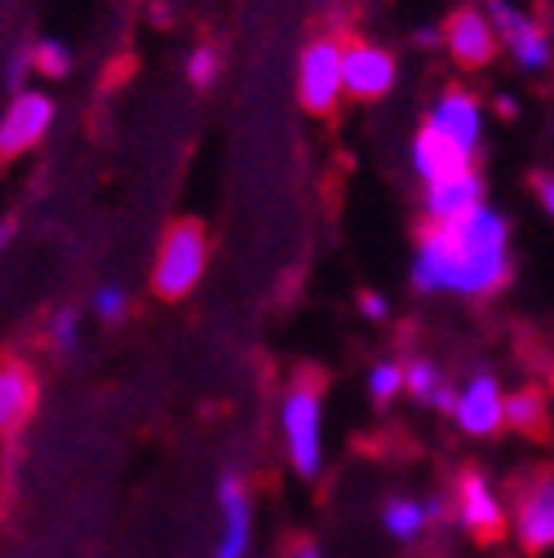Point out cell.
Returning a JSON list of instances; mask_svg holds the SVG:
<instances>
[{
	"instance_id": "obj_1",
	"label": "cell",
	"mask_w": 554,
	"mask_h": 558,
	"mask_svg": "<svg viewBox=\"0 0 554 558\" xmlns=\"http://www.w3.org/2000/svg\"><path fill=\"white\" fill-rule=\"evenodd\" d=\"M510 270V222L493 204H483L457 227H426L412 253V289L426 298H489L506 284Z\"/></svg>"
},
{
	"instance_id": "obj_2",
	"label": "cell",
	"mask_w": 554,
	"mask_h": 558,
	"mask_svg": "<svg viewBox=\"0 0 554 558\" xmlns=\"http://www.w3.org/2000/svg\"><path fill=\"white\" fill-rule=\"evenodd\" d=\"M280 435L289 448V465L302 478H315L324 465V386L302 373L280 399Z\"/></svg>"
},
{
	"instance_id": "obj_3",
	"label": "cell",
	"mask_w": 554,
	"mask_h": 558,
	"mask_svg": "<svg viewBox=\"0 0 554 558\" xmlns=\"http://www.w3.org/2000/svg\"><path fill=\"white\" fill-rule=\"evenodd\" d=\"M204 266H209V235L200 222H178L165 231V244L156 253V270H152V289L160 302H182L195 284Z\"/></svg>"
},
{
	"instance_id": "obj_4",
	"label": "cell",
	"mask_w": 554,
	"mask_h": 558,
	"mask_svg": "<svg viewBox=\"0 0 554 558\" xmlns=\"http://www.w3.org/2000/svg\"><path fill=\"white\" fill-rule=\"evenodd\" d=\"M510 527L523 554L554 549V470H532L519 478L510 501Z\"/></svg>"
},
{
	"instance_id": "obj_5",
	"label": "cell",
	"mask_w": 554,
	"mask_h": 558,
	"mask_svg": "<svg viewBox=\"0 0 554 558\" xmlns=\"http://www.w3.org/2000/svg\"><path fill=\"white\" fill-rule=\"evenodd\" d=\"M341 53H346V45L337 36H315L302 49V62H298V98H302L306 111L328 116L337 107V98L346 94Z\"/></svg>"
},
{
	"instance_id": "obj_6",
	"label": "cell",
	"mask_w": 554,
	"mask_h": 558,
	"mask_svg": "<svg viewBox=\"0 0 554 558\" xmlns=\"http://www.w3.org/2000/svg\"><path fill=\"white\" fill-rule=\"evenodd\" d=\"M506 390L493 373H474L466 386H461V399H457V412H453V422L461 435L470 439H489L506 426Z\"/></svg>"
},
{
	"instance_id": "obj_7",
	"label": "cell",
	"mask_w": 554,
	"mask_h": 558,
	"mask_svg": "<svg viewBox=\"0 0 554 558\" xmlns=\"http://www.w3.org/2000/svg\"><path fill=\"white\" fill-rule=\"evenodd\" d=\"M341 76H346V94L360 98V102H373V98H386L395 89V53H386L382 45H369V40H346V53H341Z\"/></svg>"
},
{
	"instance_id": "obj_8",
	"label": "cell",
	"mask_w": 554,
	"mask_h": 558,
	"mask_svg": "<svg viewBox=\"0 0 554 558\" xmlns=\"http://www.w3.org/2000/svg\"><path fill=\"white\" fill-rule=\"evenodd\" d=\"M457 523L474 536V541H497L506 532V506L493 493V483L479 470H461L457 474Z\"/></svg>"
},
{
	"instance_id": "obj_9",
	"label": "cell",
	"mask_w": 554,
	"mask_h": 558,
	"mask_svg": "<svg viewBox=\"0 0 554 558\" xmlns=\"http://www.w3.org/2000/svg\"><path fill=\"white\" fill-rule=\"evenodd\" d=\"M49 124H53V98L40 94V89H19L5 120H0V151H5L10 160L32 151L49 133Z\"/></svg>"
},
{
	"instance_id": "obj_10",
	"label": "cell",
	"mask_w": 554,
	"mask_h": 558,
	"mask_svg": "<svg viewBox=\"0 0 554 558\" xmlns=\"http://www.w3.org/2000/svg\"><path fill=\"white\" fill-rule=\"evenodd\" d=\"M489 19L497 27V40L510 49V58L523 66V72H545L550 66V40L523 10H515L510 0H489Z\"/></svg>"
},
{
	"instance_id": "obj_11",
	"label": "cell",
	"mask_w": 554,
	"mask_h": 558,
	"mask_svg": "<svg viewBox=\"0 0 554 558\" xmlns=\"http://www.w3.org/2000/svg\"><path fill=\"white\" fill-rule=\"evenodd\" d=\"M497 27H493V19H489V10H457L448 23H444V49L453 53V62H461V66H483V62H493V53H497Z\"/></svg>"
},
{
	"instance_id": "obj_12",
	"label": "cell",
	"mask_w": 554,
	"mask_h": 558,
	"mask_svg": "<svg viewBox=\"0 0 554 558\" xmlns=\"http://www.w3.org/2000/svg\"><path fill=\"white\" fill-rule=\"evenodd\" d=\"M412 173H418L426 186H435V182H448V178H461V173H470L474 169V156L470 151H461L453 137H444L439 129H422L418 137H412Z\"/></svg>"
},
{
	"instance_id": "obj_13",
	"label": "cell",
	"mask_w": 554,
	"mask_h": 558,
	"mask_svg": "<svg viewBox=\"0 0 554 558\" xmlns=\"http://www.w3.org/2000/svg\"><path fill=\"white\" fill-rule=\"evenodd\" d=\"M218 506H222L218 558H249V545H253V501H249V483L240 474H222Z\"/></svg>"
},
{
	"instance_id": "obj_14",
	"label": "cell",
	"mask_w": 554,
	"mask_h": 558,
	"mask_svg": "<svg viewBox=\"0 0 554 558\" xmlns=\"http://www.w3.org/2000/svg\"><path fill=\"white\" fill-rule=\"evenodd\" d=\"M422 208H426L431 227H457V222H466L474 214V208H483V178L470 169L461 178L435 182V186H426Z\"/></svg>"
},
{
	"instance_id": "obj_15",
	"label": "cell",
	"mask_w": 554,
	"mask_h": 558,
	"mask_svg": "<svg viewBox=\"0 0 554 558\" xmlns=\"http://www.w3.org/2000/svg\"><path fill=\"white\" fill-rule=\"evenodd\" d=\"M426 124L439 129L444 137H453L461 151L474 156V151H479V137H483V107H479V98L466 94V89H444L439 102L431 107Z\"/></svg>"
},
{
	"instance_id": "obj_16",
	"label": "cell",
	"mask_w": 554,
	"mask_h": 558,
	"mask_svg": "<svg viewBox=\"0 0 554 558\" xmlns=\"http://www.w3.org/2000/svg\"><path fill=\"white\" fill-rule=\"evenodd\" d=\"M431 523H439L431 497H426V501H418V497H390V501L382 506V532H386L390 541H399V545H412L418 536H426Z\"/></svg>"
},
{
	"instance_id": "obj_17",
	"label": "cell",
	"mask_w": 554,
	"mask_h": 558,
	"mask_svg": "<svg viewBox=\"0 0 554 558\" xmlns=\"http://www.w3.org/2000/svg\"><path fill=\"white\" fill-rule=\"evenodd\" d=\"M408 395L418 403H426L431 412H444V416H453L457 399H461V390L448 381V373L439 364H431V360H412L408 364Z\"/></svg>"
},
{
	"instance_id": "obj_18",
	"label": "cell",
	"mask_w": 554,
	"mask_h": 558,
	"mask_svg": "<svg viewBox=\"0 0 554 558\" xmlns=\"http://www.w3.org/2000/svg\"><path fill=\"white\" fill-rule=\"evenodd\" d=\"M32 403H36L32 368L27 364H5V373H0V426L19 430L23 416H32Z\"/></svg>"
},
{
	"instance_id": "obj_19",
	"label": "cell",
	"mask_w": 554,
	"mask_h": 558,
	"mask_svg": "<svg viewBox=\"0 0 554 558\" xmlns=\"http://www.w3.org/2000/svg\"><path fill=\"white\" fill-rule=\"evenodd\" d=\"M506 426L528 430V435H537L545 426V403H541L537 390H523V395H510L506 399Z\"/></svg>"
},
{
	"instance_id": "obj_20",
	"label": "cell",
	"mask_w": 554,
	"mask_h": 558,
	"mask_svg": "<svg viewBox=\"0 0 554 558\" xmlns=\"http://www.w3.org/2000/svg\"><path fill=\"white\" fill-rule=\"evenodd\" d=\"M404 390H408V364H390V360L373 364V373H369V399L373 403H390Z\"/></svg>"
},
{
	"instance_id": "obj_21",
	"label": "cell",
	"mask_w": 554,
	"mask_h": 558,
	"mask_svg": "<svg viewBox=\"0 0 554 558\" xmlns=\"http://www.w3.org/2000/svg\"><path fill=\"white\" fill-rule=\"evenodd\" d=\"M32 66L49 81H62L67 72H72V49H67L62 40H53V36H45V40L32 45Z\"/></svg>"
},
{
	"instance_id": "obj_22",
	"label": "cell",
	"mask_w": 554,
	"mask_h": 558,
	"mask_svg": "<svg viewBox=\"0 0 554 558\" xmlns=\"http://www.w3.org/2000/svg\"><path fill=\"white\" fill-rule=\"evenodd\" d=\"M49 337H53V345H58L62 355H76V351H81V311L62 306V311L53 315V324H49Z\"/></svg>"
},
{
	"instance_id": "obj_23",
	"label": "cell",
	"mask_w": 554,
	"mask_h": 558,
	"mask_svg": "<svg viewBox=\"0 0 554 558\" xmlns=\"http://www.w3.org/2000/svg\"><path fill=\"white\" fill-rule=\"evenodd\" d=\"M186 81H191L195 89H209V85L218 81V49H209V45L191 49V58H186Z\"/></svg>"
},
{
	"instance_id": "obj_24",
	"label": "cell",
	"mask_w": 554,
	"mask_h": 558,
	"mask_svg": "<svg viewBox=\"0 0 554 558\" xmlns=\"http://www.w3.org/2000/svg\"><path fill=\"white\" fill-rule=\"evenodd\" d=\"M94 315H98L103 324H120V319L129 315V293H124L120 284H103V289L94 293Z\"/></svg>"
},
{
	"instance_id": "obj_25",
	"label": "cell",
	"mask_w": 554,
	"mask_h": 558,
	"mask_svg": "<svg viewBox=\"0 0 554 558\" xmlns=\"http://www.w3.org/2000/svg\"><path fill=\"white\" fill-rule=\"evenodd\" d=\"M532 191H537V199H541V208L554 218V173H537L532 178Z\"/></svg>"
},
{
	"instance_id": "obj_26",
	"label": "cell",
	"mask_w": 554,
	"mask_h": 558,
	"mask_svg": "<svg viewBox=\"0 0 554 558\" xmlns=\"http://www.w3.org/2000/svg\"><path fill=\"white\" fill-rule=\"evenodd\" d=\"M360 311L369 315V319H386V298H377V293H360Z\"/></svg>"
},
{
	"instance_id": "obj_27",
	"label": "cell",
	"mask_w": 554,
	"mask_h": 558,
	"mask_svg": "<svg viewBox=\"0 0 554 558\" xmlns=\"http://www.w3.org/2000/svg\"><path fill=\"white\" fill-rule=\"evenodd\" d=\"M285 558H324V554H320V545H311V541H302V545H293V549H289Z\"/></svg>"
},
{
	"instance_id": "obj_28",
	"label": "cell",
	"mask_w": 554,
	"mask_h": 558,
	"mask_svg": "<svg viewBox=\"0 0 554 558\" xmlns=\"http://www.w3.org/2000/svg\"><path fill=\"white\" fill-rule=\"evenodd\" d=\"M412 40H418L422 49H435V45H439L444 36H439V32H431V27H422V32H418V36H412Z\"/></svg>"
},
{
	"instance_id": "obj_29",
	"label": "cell",
	"mask_w": 554,
	"mask_h": 558,
	"mask_svg": "<svg viewBox=\"0 0 554 558\" xmlns=\"http://www.w3.org/2000/svg\"><path fill=\"white\" fill-rule=\"evenodd\" d=\"M497 111H502V116L510 120V116H515L519 107H515V98H510V94H497Z\"/></svg>"
}]
</instances>
